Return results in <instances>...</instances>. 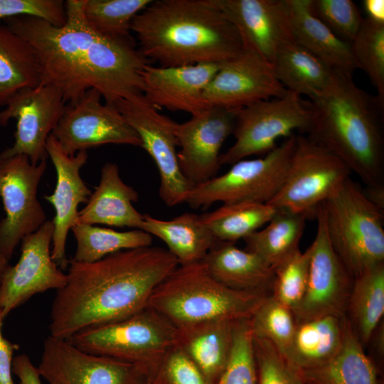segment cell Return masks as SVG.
Instances as JSON below:
<instances>
[{
	"label": "cell",
	"instance_id": "bcb514c9",
	"mask_svg": "<svg viewBox=\"0 0 384 384\" xmlns=\"http://www.w3.org/2000/svg\"><path fill=\"white\" fill-rule=\"evenodd\" d=\"M12 372L18 378L20 384H42L38 368L25 353L13 359Z\"/></svg>",
	"mask_w": 384,
	"mask_h": 384
},
{
	"label": "cell",
	"instance_id": "ee69618b",
	"mask_svg": "<svg viewBox=\"0 0 384 384\" xmlns=\"http://www.w3.org/2000/svg\"><path fill=\"white\" fill-rule=\"evenodd\" d=\"M16 16H32L55 26L66 21L65 2L62 0H0V20Z\"/></svg>",
	"mask_w": 384,
	"mask_h": 384
},
{
	"label": "cell",
	"instance_id": "74e56055",
	"mask_svg": "<svg viewBox=\"0 0 384 384\" xmlns=\"http://www.w3.org/2000/svg\"><path fill=\"white\" fill-rule=\"evenodd\" d=\"M249 321L254 337L270 341L285 356L296 326L295 317L290 309L272 295H267Z\"/></svg>",
	"mask_w": 384,
	"mask_h": 384
},
{
	"label": "cell",
	"instance_id": "d590c367",
	"mask_svg": "<svg viewBox=\"0 0 384 384\" xmlns=\"http://www.w3.org/2000/svg\"><path fill=\"white\" fill-rule=\"evenodd\" d=\"M151 0H85L83 14L88 25L97 32L130 36L133 18Z\"/></svg>",
	"mask_w": 384,
	"mask_h": 384
},
{
	"label": "cell",
	"instance_id": "1f68e13d",
	"mask_svg": "<svg viewBox=\"0 0 384 384\" xmlns=\"http://www.w3.org/2000/svg\"><path fill=\"white\" fill-rule=\"evenodd\" d=\"M308 218L305 214L277 208L263 228L243 239L245 250L256 254L274 269L299 249V243Z\"/></svg>",
	"mask_w": 384,
	"mask_h": 384
},
{
	"label": "cell",
	"instance_id": "9a60e30c",
	"mask_svg": "<svg viewBox=\"0 0 384 384\" xmlns=\"http://www.w3.org/2000/svg\"><path fill=\"white\" fill-rule=\"evenodd\" d=\"M315 218L316 233L311 247L306 287L294 313L295 320L324 315H346L354 277L338 257L328 238L321 204Z\"/></svg>",
	"mask_w": 384,
	"mask_h": 384
},
{
	"label": "cell",
	"instance_id": "cb8c5ba5",
	"mask_svg": "<svg viewBox=\"0 0 384 384\" xmlns=\"http://www.w3.org/2000/svg\"><path fill=\"white\" fill-rule=\"evenodd\" d=\"M217 281L233 289L267 292L272 289L274 269L256 254L216 241L202 260Z\"/></svg>",
	"mask_w": 384,
	"mask_h": 384
},
{
	"label": "cell",
	"instance_id": "d6986e66",
	"mask_svg": "<svg viewBox=\"0 0 384 384\" xmlns=\"http://www.w3.org/2000/svg\"><path fill=\"white\" fill-rule=\"evenodd\" d=\"M287 90L277 80L272 65L252 50L220 65L203 92L208 107L238 110L256 102L281 97Z\"/></svg>",
	"mask_w": 384,
	"mask_h": 384
},
{
	"label": "cell",
	"instance_id": "60d3db41",
	"mask_svg": "<svg viewBox=\"0 0 384 384\" xmlns=\"http://www.w3.org/2000/svg\"><path fill=\"white\" fill-rule=\"evenodd\" d=\"M257 384H303L302 371L292 366L270 341L254 337Z\"/></svg>",
	"mask_w": 384,
	"mask_h": 384
},
{
	"label": "cell",
	"instance_id": "e0dca14e",
	"mask_svg": "<svg viewBox=\"0 0 384 384\" xmlns=\"http://www.w3.org/2000/svg\"><path fill=\"white\" fill-rule=\"evenodd\" d=\"M48 384H139L150 371L114 358L86 353L49 335L37 367Z\"/></svg>",
	"mask_w": 384,
	"mask_h": 384
},
{
	"label": "cell",
	"instance_id": "5b68a950",
	"mask_svg": "<svg viewBox=\"0 0 384 384\" xmlns=\"http://www.w3.org/2000/svg\"><path fill=\"white\" fill-rule=\"evenodd\" d=\"M267 294L228 287L201 261L178 265L156 287L146 307L182 329L213 321L248 319Z\"/></svg>",
	"mask_w": 384,
	"mask_h": 384
},
{
	"label": "cell",
	"instance_id": "8d00e7d4",
	"mask_svg": "<svg viewBox=\"0 0 384 384\" xmlns=\"http://www.w3.org/2000/svg\"><path fill=\"white\" fill-rule=\"evenodd\" d=\"M350 45L358 68L366 72L384 105V23L365 18Z\"/></svg>",
	"mask_w": 384,
	"mask_h": 384
},
{
	"label": "cell",
	"instance_id": "2e32d148",
	"mask_svg": "<svg viewBox=\"0 0 384 384\" xmlns=\"http://www.w3.org/2000/svg\"><path fill=\"white\" fill-rule=\"evenodd\" d=\"M65 102L55 87L40 84L18 92L0 111V125L16 119L13 145L1 152L4 156L23 154L33 164L46 160V142L62 117Z\"/></svg>",
	"mask_w": 384,
	"mask_h": 384
},
{
	"label": "cell",
	"instance_id": "277c9868",
	"mask_svg": "<svg viewBox=\"0 0 384 384\" xmlns=\"http://www.w3.org/2000/svg\"><path fill=\"white\" fill-rule=\"evenodd\" d=\"M315 115L306 135L339 157L366 186H384V105L358 87L353 75L333 70L310 99Z\"/></svg>",
	"mask_w": 384,
	"mask_h": 384
},
{
	"label": "cell",
	"instance_id": "7a4b0ae2",
	"mask_svg": "<svg viewBox=\"0 0 384 384\" xmlns=\"http://www.w3.org/2000/svg\"><path fill=\"white\" fill-rule=\"evenodd\" d=\"M178 265L167 249L151 245L119 251L91 263L70 260L67 283L57 290L51 305L50 335L68 340L85 329L139 312Z\"/></svg>",
	"mask_w": 384,
	"mask_h": 384
},
{
	"label": "cell",
	"instance_id": "7402d4cb",
	"mask_svg": "<svg viewBox=\"0 0 384 384\" xmlns=\"http://www.w3.org/2000/svg\"><path fill=\"white\" fill-rule=\"evenodd\" d=\"M222 64L199 63L177 67L146 65L142 73L143 95L156 110L191 115L208 108L203 92Z\"/></svg>",
	"mask_w": 384,
	"mask_h": 384
},
{
	"label": "cell",
	"instance_id": "7dc6e473",
	"mask_svg": "<svg viewBox=\"0 0 384 384\" xmlns=\"http://www.w3.org/2000/svg\"><path fill=\"white\" fill-rule=\"evenodd\" d=\"M363 4L366 18L384 23V0H364Z\"/></svg>",
	"mask_w": 384,
	"mask_h": 384
},
{
	"label": "cell",
	"instance_id": "816d5d0a",
	"mask_svg": "<svg viewBox=\"0 0 384 384\" xmlns=\"http://www.w3.org/2000/svg\"><path fill=\"white\" fill-rule=\"evenodd\" d=\"M303 384H309V383L304 381Z\"/></svg>",
	"mask_w": 384,
	"mask_h": 384
},
{
	"label": "cell",
	"instance_id": "f907efd6",
	"mask_svg": "<svg viewBox=\"0 0 384 384\" xmlns=\"http://www.w3.org/2000/svg\"><path fill=\"white\" fill-rule=\"evenodd\" d=\"M139 384H156L151 371L148 373Z\"/></svg>",
	"mask_w": 384,
	"mask_h": 384
},
{
	"label": "cell",
	"instance_id": "4316f807",
	"mask_svg": "<svg viewBox=\"0 0 384 384\" xmlns=\"http://www.w3.org/2000/svg\"><path fill=\"white\" fill-rule=\"evenodd\" d=\"M142 230L161 239L179 265L202 261L217 241L200 215L191 213L167 220L144 215Z\"/></svg>",
	"mask_w": 384,
	"mask_h": 384
},
{
	"label": "cell",
	"instance_id": "ba28073f",
	"mask_svg": "<svg viewBox=\"0 0 384 384\" xmlns=\"http://www.w3.org/2000/svg\"><path fill=\"white\" fill-rule=\"evenodd\" d=\"M297 134L286 138L262 157L240 160L225 174L193 186L186 203L193 209H206L216 202L268 203L284 183Z\"/></svg>",
	"mask_w": 384,
	"mask_h": 384
},
{
	"label": "cell",
	"instance_id": "5bb4252c",
	"mask_svg": "<svg viewBox=\"0 0 384 384\" xmlns=\"http://www.w3.org/2000/svg\"><path fill=\"white\" fill-rule=\"evenodd\" d=\"M52 220H47L36 231L21 241V256L16 265L5 270L0 282V311L4 319L33 295L60 289L67 274L51 257Z\"/></svg>",
	"mask_w": 384,
	"mask_h": 384
},
{
	"label": "cell",
	"instance_id": "9c48e42d",
	"mask_svg": "<svg viewBox=\"0 0 384 384\" xmlns=\"http://www.w3.org/2000/svg\"><path fill=\"white\" fill-rule=\"evenodd\" d=\"M315 112L310 100L290 91L281 97L256 102L237 112L234 144L220 154V163L233 164L245 158L264 156L278 144L277 139L307 134Z\"/></svg>",
	"mask_w": 384,
	"mask_h": 384
},
{
	"label": "cell",
	"instance_id": "52a82bcc",
	"mask_svg": "<svg viewBox=\"0 0 384 384\" xmlns=\"http://www.w3.org/2000/svg\"><path fill=\"white\" fill-rule=\"evenodd\" d=\"M67 341L86 353L152 371L178 345L179 331L146 307L124 319L78 332Z\"/></svg>",
	"mask_w": 384,
	"mask_h": 384
},
{
	"label": "cell",
	"instance_id": "d4e9b609",
	"mask_svg": "<svg viewBox=\"0 0 384 384\" xmlns=\"http://www.w3.org/2000/svg\"><path fill=\"white\" fill-rule=\"evenodd\" d=\"M346 321V315L332 314L296 321L284 357L301 371L325 364L342 345Z\"/></svg>",
	"mask_w": 384,
	"mask_h": 384
},
{
	"label": "cell",
	"instance_id": "c3c4849f",
	"mask_svg": "<svg viewBox=\"0 0 384 384\" xmlns=\"http://www.w3.org/2000/svg\"><path fill=\"white\" fill-rule=\"evenodd\" d=\"M363 191L367 199L384 213V186H366Z\"/></svg>",
	"mask_w": 384,
	"mask_h": 384
},
{
	"label": "cell",
	"instance_id": "83f0119b",
	"mask_svg": "<svg viewBox=\"0 0 384 384\" xmlns=\"http://www.w3.org/2000/svg\"><path fill=\"white\" fill-rule=\"evenodd\" d=\"M234 321H213L178 329V345L210 384L216 383L227 365Z\"/></svg>",
	"mask_w": 384,
	"mask_h": 384
},
{
	"label": "cell",
	"instance_id": "e575fe53",
	"mask_svg": "<svg viewBox=\"0 0 384 384\" xmlns=\"http://www.w3.org/2000/svg\"><path fill=\"white\" fill-rule=\"evenodd\" d=\"M71 230L76 240L72 259L78 262H95L119 251L151 246L153 240L149 233L139 229L117 231L77 223Z\"/></svg>",
	"mask_w": 384,
	"mask_h": 384
},
{
	"label": "cell",
	"instance_id": "484cf974",
	"mask_svg": "<svg viewBox=\"0 0 384 384\" xmlns=\"http://www.w3.org/2000/svg\"><path fill=\"white\" fill-rule=\"evenodd\" d=\"M295 41L328 66L353 73L358 69L350 43L336 36L311 12L310 0H287Z\"/></svg>",
	"mask_w": 384,
	"mask_h": 384
},
{
	"label": "cell",
	"instance_id": "8fae6325",
	"mask_svg": "<svg viewBox=\"0 0 384 384\" xmlns=\"http://www.w3.org/2000/svg\"><path fill=\"white\" fill-rule=\"evenodd\" d=\"M46 167V160L33 164L23 154H0V197L6 213L0 220V252L8 261L22 238L47 220L37 196Z\"/></svg>",
	"mask_w": 384,
	"mask_h": 384
},
{
	"label": "cell",
	"instance_id": "7c38bea8",
	"mask_svg": "<svg viewBox=\"0 0 384 384\" xmlns=\"http://www.w3.org/2000/svg\"><path fill=\"white\" fill-rule=\"evenodd\" d=\"M114 106L136 131L160 175L159 196L168 206L186 203L193 186L183 175L177 156V123L161 114L143 94L121 100Z\"/></svg>",
	"mask_w": 384,
	"mask_h": 384
},
{
	"label": "cell",
	"instance_id": "f35d334b",
	"mask_svg": "<svg viewBox=\"0 0 384 384\" xmlns=\"http://www.w3.org/2000/svg\"><path fill=\"white\" fill-rule=\"evenodd\" d=\"M310 257V246L304 252L299 249L274 269L272 295L293 313L305 293Z\"/></svg>",
	"mask_w": 384,
	"mask_h": 384
},
{
	"label": "cell",
	"instance_id": "d6a6232c",
	"mask_svg": "<svg viewBox=\"0 0 384 384\" xmlns=\"http://www.w3.org/2000/svg\"><path fill=\"white\" fill-rule=\"evenodd\" d=\"M347 311L351 317L348 319L363 346L384 314V264L354 277Z\"/></svg>",
	"mask_w": 384,
	"mask_h": 384
},
{
	"label": "cell",
	"instance_id": "681fc988",
	"mask_svg": "<svg viewBox=\"0 0 384 384\" xmlns=\"http://www.w3.org/2000/svg\"><path fill=\"white\" fill-rule=\"evenodd\" d=\"M8 266L9 261L4 257V255L0 252V282L2 275Z\"/></svg>",
	"mask_w": 384,
	"mask_h": 384
},
{
	"label": "cell",
	"instance_id": "7bdbcfd3",
	"mask_svg": "<svg viewBox=\"0 0 384 384\" xmlns=\"http://www.w3.org/2000/svg\"><path fill=\"white\" fill-rule=\"evenodd\" d=\"M151 374L156 384H210L179 345L168 353Z\"/></svg>",
	"mask_w": 384,
	"mask_h": 384
},
{
	"label": "cell",
	"instance_id": "f546056e",
	"mask_svg": "<svg viewBox=\"0 0 384 384\" xmlns=\"http://www.w3.org/2000/svg\"><path fill=\"white\" fill-rule=\"evenodd\" d=\"M363 346L347 317L339 351L325 364L302 371L304 381L309 384H378L375 368Z\"/></svg>",
	"mask_w": 384,
	"mask_h": 384
},
{
	"label": "cell",
	"instance_id": "ab89813d",
	"mask_svg": "<svg viewBox=\"0 0 384 384\" xmlns=\"http://www.w3.org/2000/svg\"><path fill=\"white\" fill-rule=\"evenodd\" d=\"M215 384H257V369L249 319L234 321L229 359Z\"/></svg>",
	"mask_w": 384,
	"mask_h": 384
},
{
	"label": "cell",
	"instance_id": "8992f818",
	"mask_svg": "<svg viewBox=\"0 0 384 384\" xmlns=\"http://www.w3.org/2000/svg\"><path fill=\"white\" fill-rule=\"evenodd\" d=\"M321 206L331 246L353 277L384 264V213L351 177Z\"/></svg>",
	"mask_w": 384,
	"mask_h": 384
},
{
	"label": "cell",
	"instance_id": "4dcf8cb0",
	"mask_svg": "<svg viewBox=\"0 0 384 384\" xmlns=\"http://www.w3.org/2000/svg\"><path fill=\"white\" fill-rule=\"evenodd\" d=\"M272 65L287 90L310 99L326 87L334 70L296 41L283 47Z\"/></svg>",
	"mask_w": 384,
	"mask_h": 384
},
{
	"label": "cell",
	"instance_id": "836d02e7",
	"mask_svg": "<svg viewBox=\"0 0 384 384\" xmlns=\"http://www.w3.org/2000/svg\"><path fill=\"white\" fill-rule=\"evenodd\" d=\"M276 211L269 203L240 202L223 204L200 217L217 241L233 243L262 228Z\"/></svg>",
	"mask_w": 384,
	"mask_h": 384
},
{
	"label": "cell",
	"instance_id": "3957f363",
	"mask_svg": "<svg viewBox=\"0 0 384 384\" xmlns=\"http://www.w3.org/2000/svg\"><path fill=\"white\" fill-rule=\"evenodd\" d=\"M139 49L161 67L223 64L244 50L215 0L153 1L132 20Z\"/></svg>",
	"mask_w": 384,
	"mask_h": 384
},
{
	"label": "cell",
	"instance_id": "b9f144b4",
	"mask_svg": "<svg viewBox=\"0 0 384 384\" xmlns=\"http://www.w3.org/2000/svg\"><path fill=\"white\" fill-rule=\"evenodd\" d=\"M312 14L341 39L351 43L363 18L351 0H310Z\"/></svg>",
	"mask_w": 384,
	"mask_h": 384
},
{
	"label": "cell",
	"instance_id": "4fadbf2b",
	"mask_svg": "<svg viewBox=\"0 0 384 384\" xmlns=\"http://www.w3.org/2000/svg\"><path fill=\"white\" fill-rule=\"evenodd\" d=\"M101 97L90 89L76 102L66 104L51 134L68 155L107 144L141 147L136 131L115 106L102 104Z\"/></svg>",
	"mask_w": 384,
	"mask_h": 384
},
{
	"label": "cell",
	"instance_id": "44dd1931",
	"mask_svg": "<svg viewBox=\"0 0 384 384\" xmlns=\"http://www.w3.org/2000/svg\"><path fill=\"white\" fill-rule=\"evenodd\" d=\"M46 151L57 175L54 192L44 197L55 210L52 220L54 230L51 257L61 270H64L69 263L65 254L68 233L78 223L79 204L87 203L92 194L80 174L88 154L87 151H80L74 156L68 155L51 134L47 139Z\"/></svg>",
	"mask_w": 384,
	"mask_h": 384
},
{
	"label": "cell",
	"instance_id": "ac0fdd59",
	"mask_svg": "<svg viewBox=\"0 0 384 384\" xmlns=\"http://www.w3.org/2000/svg\"><path fill=\"white\" fill-rule=\"evenodd\" d=\"M239 110V109H238ZM238 110L209 107L176 125L181 171L193 186L215 177L221 164L220 151L233 134Z\"/></svg>",
	"mask_w": 384,
	"mask_h": 384
},
{
	"label": "cell",
	"instance_id": "ffe728a7",
	"mask_svg": "<svg viewBox=\"0 0 384 384\" xmlns=\"http://www.w3.org/2000/svg\"><path fill=\"white\" fill-rule=\"evenodd\" d=\"M236 28L243 47L272 63L280 50L295 41L287 0H215Z\"/></svg>",
	"mask_w": 384,
	"mask_h": 384
},
{
	"label": "cell",
	"instance_id": "f1b7e54d",
	"mask_svg": "<svg viewBox=\"0 0 384 384\" xmlns=\"http://www.w3.org/2000/svg\"><path fill=\"white\" fill-rule=\"evenodd\" d=\"M42 83L41 68L28 43L0 24V107L21 91Z\"/></svg>",
	"mask_w": 384,
	"mask_h": 384
},
{
	"label": "cell",
	"instance_id": "603a6c76",
	"mask_svg": "<svg viewBox=\"0 0 384 384\" xmlns=\"http://www.w3.org/2000/svg\"><path fill=\"white\" fill-rule=\"evenodd\" d=\"M138 198L137 192L122 180L118 166L107 162L102 167L98 186L78 212V223L142 230L144 215L132 204Z\"/></svg>",
	"mask_w": 384,
	"mask_h": 384
},
{
	"label": "cell",
	"instance_id": "30bf717a",
	"mask_svg": "<svg viewBox=\"0 0 384 384\" xmlns=\"http://www.w3.org/2000/svg\"><path fill=\"white\" fill-rule=\"evenodd\" d=\"M351 174L336 155L311 140L297 134V144L285 179L268 203L277 208L315 218L318 206Z\"/></svg>",
	"mask_w": 384,
	"mask_h": 384
},
{
	"label": "cell",
	"instance_id": "f6af8a7d",
	"mask_svg": "<svg viewBox=\"0 0 384 384\" xmlns=\"http://www.w3.org/2000/svg\"><path fill=\"white\" fill-rule=\"evenodd\" d=\"M4 317L0 311V384H14L12 378V362L14 353L19 348L2 334Z\"/></svg>",
	"mask_w": 384,
	"mask_h": 384
},
{
	"label": "cell",
	"instance_id": "6da1fadb",
	"mask_svg": "<svg viewBox=\"0 0 384 384\" xmlns=\"http://www.w3.org/2000/svg\"><path fill=\"white\" fill-rule=\"evenodd\" d=\"M85 0L65 3L63 26L32 16L4 19L6 26L26 41L38 59L42 83L55 87L67 104L97 90L113 105L143 94L142 73L149 61L130 36L101 33L87 23Z\"/></svg>",
	"mask_w": 384,
	"mask_h": 384
}]
</instances>
